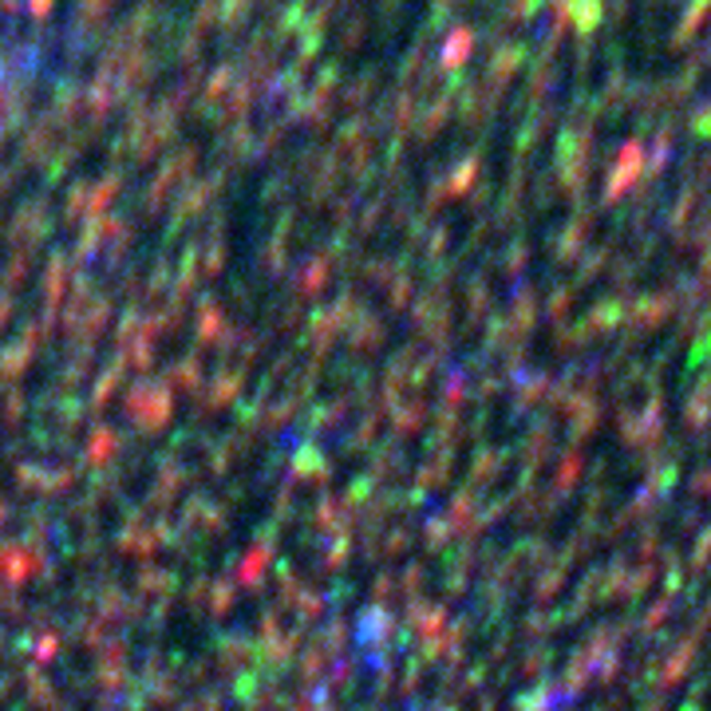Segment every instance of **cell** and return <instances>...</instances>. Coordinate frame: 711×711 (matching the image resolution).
I'll list each match as a JSON object with an SVG mask.
<instances>
[{"label": "cell", "mask_w": 711, "mask_h": 711, "mask_svg": "<svg viewBox=\"0 0 711 711\" xmlns=\"http://www.w3.org/2000/svg\"><path fill=\"white\" fill-rule=\"evenodd\" d=\"M47 9V0H36V12H44Z\"/></svg>", "instance_id": "6da1fadb"}]
</instances>
